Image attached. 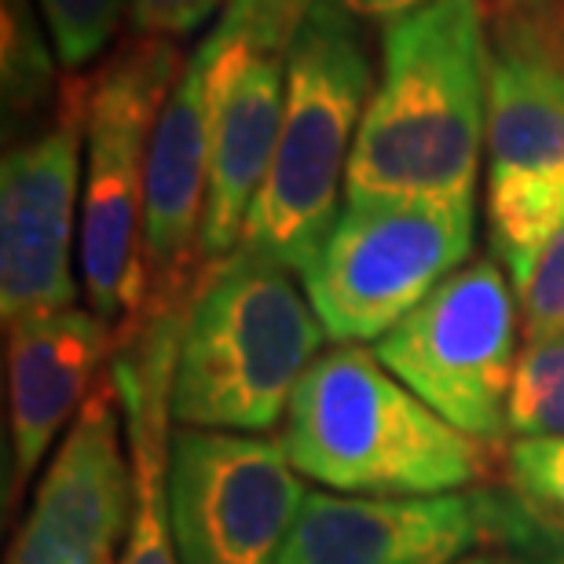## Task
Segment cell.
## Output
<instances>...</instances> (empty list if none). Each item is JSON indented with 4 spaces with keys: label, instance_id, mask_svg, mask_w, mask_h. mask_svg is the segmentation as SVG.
<instances>
[{
    "label": "cell",
    "instance_id": "8fae6325",
    "mask_svg": "<svg viewBox=\"0 0 564 564\" xmlns=\"http://www.w3.org/2000/svg\"><path fill=\"white\" fill-rule=\"evenodd\" d=\"M521 513L477 491L370 499L308 491L275 564H455L491 532H524Z\"/></svg>",
    "mask_w": 564,
    "mask_h": 564
},
{
    "label": "cell",
    "instance_id": "d6986e66",
    "mask_svg": "<svg viewBox=\"0 0 564 564\" xmlns=\"http://www.w3.org/2000/svg\"><path fill=\"white\" fill-rule=\"evenodd\" d=\"M510 480L528 513L564 532V436H517L510 444Z\"/></svg>",
    "mask_w": 564,
    "mask_h": 564
},
{
    "label": "cell",
    "instance_id": "e0dca14e",
    "mask_svg": "<svg viewBox=\"0 0 564 564\" xmlns=\"http://www.w3.org/2000/svg\"><path fill=\"white\" fill-rule=\"evenodd\" d=\"M510 433L564 436V334L528 341L517 356Z\"/></svg>",
    "mask_w": 564,
    "mask_h": 564
},
{
    "label": "cell",
    "instance_id": "2e32d148",
    "mask_svg": "<svg viewBox=\"0 0 564 564\" xmlns=\"http://www.w3.org/2000/svg\"><path fill=\"white\" fill-rule=\"evenodd\" d=\"M0 85L8 121L30 118L55 96V59L30 0L0 4Z\"/></svg>",
    "mask_w": 564,
    "mask_h": 564
},
{
    "label": "cell",
    "instance_id": "ac0fdd59",
    "mask_svg": "<svg viewBox=\"0 0 564 564\" xmlns=\"http://www.w3.org/2000/svg\"><path fill=\"white\" fill-rule=\"evenodd\" d=\"M37 4L48 22L55 59L74 74L110 44L129 0H37Z\"/></svg>",
    "mask_w": 564,
    "mask_h": 564
},
{
    "label": "cell",
    "instance_id": "cb8c5ba5",
    "mask_svg": "<svg viewBox=\"0 0 564 564\" xmlns=\"http://www.w3.org/2000/svg\"><path fill=\"white\" fill-rule=\"evenodd\" d=\"M8 564H82V561L70 557L59 546L44 543L41 535H33V532H26V528H22L19 539H15V546H11Z\"/></svg>",
    "mask_w": 564,
    "mask_h": 564
},
{
    "label": "cell",
    "instance_id": "7c38bea8",
    "mask_svg": "<svg viewBox=\"0 0 564 564\" xmlns=\"http://www.w3.org/2000/svg\"><path fill=\"white\" fill-rule=\"evenodd\" d=\"M209 202V52L198 44L158 115L143 184V319L187 312L206 275L202 224ZM137 323V326H140ZM132 326V330H137ZM126 341V337H121Z\"/></svg>",
    "mask_w": 564,
    "mask_h": 564
},
{
    "label": "cell",
    "instance_id": "484cf974",
    "mask_svg": "<svg viewBox=\"0 0 564 564\" xmlns=\"http://www.w3.org/2000/svg\"><path fill=\"white\" fill-rule=\"evenodd\" d=\"M561 0H488V11H524V8H546Z\"/></svg>",
    "mask_w": 564,
    "mask_h": 564
},
{
    "label": "cell",
    "instance_id": "3957f363",
    "mask_svg": "<svg viewBox=\"0 0 564 564\" xmlns=\"http://www.w3.org/2000/svg\"><path fill=\"white\" fill-rule=\"evenodd\" d=\"M326 330L293 272L235 250L209 268L191 304L173 378L184 429L268 433L319 359Z\"/></svg>",
    "mask_w": 564,
    "mask_h": 564
},
{
    "label": "cell",
    "instance_id": "30bf717a",
    "mask_svg": "<svg viewBox=\"0 0 564 564\" xmlns=\"http://www.w3.org/2000/svg\"><path fill=\"white\" fill-rule=\"evenodd\" d=\"M88 74L55 99L52 129L11 147L0 165V315L4 323L74 308V217L82 198Z\"/></svg>",
    "mask_w": 564,
    "mask_h": 564
},
{
    "label": "cell",
    "instance_id": "603a6c76",
    "mask_svg": "<svg viewBox=\"0 0 564 564\" xmlns=\"http://www.w3.org/2000/svg\"><path fill=\"white\" fill-rule=\"evenodd\" d=\"M348 15H356L359 22H397L403 15H411V11H419L429 0H337Z\"/></svg>",
    "mask_w": 564,
    "mask_h": 564
},
{
    "label": "cell",
    "instance_id": "277c9868",
    "mask_svg": "<svg viewBox=\"0 0 564 564\" xmlns=\"http://www.w3.org/2000/svg\"><path fill=\"white\" fill-rule=\"evenodd\" d=\"M364 22L319 0L286 48V107L272 169L246 217L242 250L293 275H308L337 224V195L348 176L359 121L370 104Z\"/></svg>",
    "mask_w": 564,
    "mask_h": 564
},
{
    "label": "cell",
    "instance_id": "ba28073f",
    "mask_svg": "<svg viewBox=\"0 0 564 564\" xmlns=\"http://www.w3.org/2000/svg\"><path fill=\"white\" fill-rule=\"evenodd\" d=\"M517 323L521 308L502 264L480 257L375 341V356L440 419L480 444H502L510 436Z\"/></svg>",
    "mask_w": 564,
    "mask_h": 564
},
{
    "label": "cell",
    "instance_id": "4316f807",
    "mask_svg": "<svg viewBox=\"0 0 564 564\" xmlns=\"http://www.w3.org/2000/svg\"><path fill=\"white\" fill-rule=\"evenodd\" d=\"M96 564H115V554H104V557H99Z\"/></svg>",
    "mask_w": 564,
    "mask_h": 564
},
{
    "label": "cell",
    "instance_id": "d4e9b609",
    "mask_svg": "<svg viewBox=\"0 0 564 564\" xmlns=\"http://www.w3.org/2000/svg\"><path fill=\"white\" fill-rule=\"evenodd\" d=\"M524 543H528V557L524 564H564V543L561 539H554V543H539V528L532 524L528 528V535H524Z\"/></svg>",
    "mask_w": 564,
    "mask_h": 564
},
{
    "label": "cell",
    "instance_id": "52a82bcc",
    "mask_svg": "<svg viewBox=\"0 0 564 564\" xmlns=\"http://www.w3.org/2000/svg\"><path fill=\"white\" fill-rule=\"evenodd\" d=\"M473 242L477 202H345L301 282L330 341L367 345L466 268Z\"/></svg>",
    "mask_w": 564,
    "mask_h": 564
},
{
    "label": "cell",
    "instance_id": "7a4b0ae2",
    "mask_svg": "<svg viewBox=\"0 0 564 564\" xmlns=\"http://www.w3.org/2000/svg\"><path fill=\"white\" fill-rule=\"evenodd\" d=\"M282 447L301 477L370 499L451 495L488 469L480 440L440 419L364 345H337L308 367Z\"/></svg>",
    "mask_w": 564,
    "mask_h": 564
},
{
    "label": "cell",
    "instance_id": "4fadbf2b",
    "mask_svg": "<svg viewBox=\"0 0 564 564\" xmlns=\"http://www.w3.org/2000/svg\"><path fill=\"white\" fill-rule=\"evenodd\" d=\"M202 44L209 52V202L202 224L209 272L239 250L272 169L286 107V55L253 48L224 26Z\"/></svg>",
    "mask_w": 564,
    "mask_h": 564
},
{
    "label": "cell",
    "instance_id": "5bb4252c",
    "mask_svg": "<svg viewBox=\"0 0 564 564\" xmlns=\"http://www.w3.org/2000/svg\"><path fill=\"white\" fill-rule=\"evenodd\" d=\"M118 381L107 370L82 403L22 524L85 564L115 554V543L132 528L129 510H137V477L118 436Z\"/></svg>",
    "mask_w": 564,
    "mask_h": 564
},
{
    "label": "cell",
    "instance_id": "9c48e42d",
    "mask_svg": "<svg viewBox=\"0 0 564 564\" xmlns=\"http://www.w3.org/2000/svg\"><path fill=\"white\" fill-rule=\"evenodd\" d=\"M304 499L282 440L184 425L169 436L165 502L180 564H275Z\"/></svg>",
    "mask_w": 564,
    "mask_h": 564
},
{
    "label": "cell",
    "instance_id": "ffe728a7",
    "mask_svg": "<svg viewBox=\"0 0 564 564\" xmlns=\"http://www.w3.org/2000/svg\"><path fill=\"white\" fill-rule=\"evenodd\" d=\"M524 341L564 334V217L539 246L535 261L513 282Z\"/></svg>",
    "mask_w": 564,
    "mask_h": 564
},
{
    "label": "cell",
    "instance_id": "8992f818",
    "mask_svg": "<svg viewBox=\"0 0 564 564\" xmlns=\"http://www.w3.org/2000/svg\"><path fill=\"white\" fill-rule=\"evenodd\" d=\"M488 239L513 282L564 217V0L491 11Z\"/></svg>",
    "mask_w": 564,
    "mask_h": 564
},
{
    "label": "cell",
    "instance_id": "5b68a950",
    "mask_svg": "<svg viewBox=\"0 0 564 564\" xmlns=\"http://www.w3.org/2000/svg\"><path fill=\"white\" fill-rule=\"evenodd\" d=\"M184 66L187 55L173 37L137 33L88 74L82 279L88 308L118 334V341L143 315L147 151Z\"/></svg>",
    "mask_w": 564,
    "mask_h": 564
},
{
    "label": "cell",
    "instance_id": "44dd1931",
    "mask_svg": "<svg viewBox=\"0 0 564 564\" xmlns=\"http://www.w3.org/2000/svg\"><path fill=\"white\" fill-rule=\"evenodd\" d=\"M319 0H224L220 26L239 33L253 48L286 55V48L297 37L301 22Z\"/></svg>",
    "mask_w": 564,
    "mask_h": 564
},
{
    "label": "cell",
    "instance_id": "6da1fadb",
    "mask_svg": "<svg viewBox=\"0 0 564 564\" xmlns=\"http://www.w3.org/2000/svg\"><path fill=\"white\" fill-rule=\"evenodd\" d=\"M488 0H429L381 33L345 202H477L488 140Z\"/></svg>",
    "mask_w": 564,
    "mask_h": 564
},
{
    "label": "cell",
    "instance_id": "9a60e30c",
    "mask_svg": "<svg viewBox=\"0 0 564 564\" xmlns=\"http://www.w3.org/2000/svg\"><path fill=\"white\" fill-rule=\"evenodd\" d=\"M8 375H11V447H15V484L30 480L55 433L74 408L96 389L118 334L93 308H63L30 315L8 326Z\"/></svg>",
    "mask_w": 564,
    "mask_h": 564
},
{
    "label": "cell",
    "instance_id": "7402d4cb",
    "mask_svg": "<svg viewBox=\"0 0 564 564\" xmlns=\"http://www.w3.org/2000/svg\"><path fill=\"white\" fill-rule=\"evenodd\" d=\"M217 8L220 0H129L132 26L151 37H184Z\"/></svg>",
    "mask_w": 564,
    "mask_h": 564
}]
</instances>
